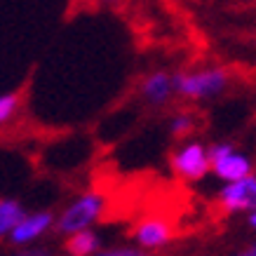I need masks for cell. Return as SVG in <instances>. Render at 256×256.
<instances>
[{
	"mask_svg": "<svg viewBox=\"0 0 256 256\" xmlns=\"http://www.w3.org/2000/svg\"><path fill=\"white\" fill-rule=\"evenodd\" d=\"M218 202L226 212H254L256 210V176L247 174V176L238 178V181H228L221 193H218Z\"/></svg>",
	"mask_w": 256,
	"mask_h": 256,
	"instance_id": "cell-5",
	"label": "cell"
},
{
	"mask_svg": "<svg viewBox=\"0 0 256 256\" xmlns=\"http://www.w3.org/2000/svg\"><path fill=\"white\" fill-rule=\"evenodd\" d=\"M16 256H50L47 252H42V249H26V252H22V254Z\"/></svg>",
	"mask_w": 256,
	"mask_h": 256,
	"instance_id": "cell-14",
	"label": "cell"
},
{
	"mask_svg": "<svg viewBox=\"0 0 256 256\" xmlns=\"http://www.w3.org/2000/svg\"><path fill=\"white\" fill-rule=\"evenodd\" d=\"M249 226H252V228H256V210L249 212Z\"/></svg>",
	"mask_w": 256,
	"mask_h": 256,
	"instance_id": "cell-16",
	"label": "cell"
},
{
	"mask_svg": "<svg viewBox=\"0 0 256 256\" xmlns=\"http://www.w3.org/2000/svg\"><path fill=\"white\" fill-rule=\"evenodd\" d=\"M235 256H256V242H252L247 249H242L240 254H235Z\"/></svg>",
	"mask_w": 256,
	"mask_h": 256,
	"instance_id": "cell-15",
	"label": "cell"
},
{
	"mask_svg": "<svg viewBox=\"0 0 256 256\" xmlns=\"http://www.w3.org/2000/svg\"><path fill=\"white\" fill-rule=\"evenodd\" d=\"M172 82H174V94H181L186 99H210L226 90L228 73L224 68H202L190 73H176Z\"/></svg>",
	"mask_w": 256,
	"mask_h": 256,
	"instance_id": "cell-1",
	"label": "cell"
},
{
	"mask_svg": "<svg viewBox=\"0 0 256 256\" xmlns=\"http://www.w3.org/2000/svg\"><path fill=\"white\" fill-rule=\"evenodd\" d=\"M172 170L174 174L186 181H200L210 172V150L200 141H186L176 148L172 156Z\"/></svg>",
	"mask_w": 256,
	"mask_h": 256,
	"instance_id": "cell-4",
	"label": "cell"
},
{
	"mask_svg": "<svg viewBox=\"0 0 256 256\" xmlns=\"http://www.w3.org/2000/svg\"><path fill=\"white\" fill-rule=\"evenodd\" d=\"M210 150V172H214L221 181H238V178L252 174V160L244 153H240L233 144H214Z\"/></svg>",
	"mask_w": 256,
	"mask_h": 256,
	"instance_id": "cell-3",
	"label": "cell"
},
{
	"mask_svg": "<svg viewBox=\"0 0 256 256\" xmlns=\"http://www.w3.org/2000/svg\"><path fill=\"white\" fill-rule=\"evenodd\" d=\"M96 256H144L139 249H108V252H99Z\"/></svg>",
	"mask_w": 256,
	"mask_h": 256,
	"instance_id": "cell-13",
	"label": "cell"
},
{
	"mask_svg": "<svg viewBox=\"0 0 256 256\" xmlns=\"http://www.w3.org/2000/svg\"><path fill=\"white\" fill-rule=\"evenodd\" d=\"M52 214L50 212H40V214H31V216H24L19 224L10 230V240L14 244H28V242L38 240L40 235L45 233L47 228L52 226Z\"/></svg>",
	"mask_w": 256,
	"mask_h": 256,
	"instance_id": "cell-7",
	"label": "cell"
},
{
	"mask_svg": "<svg viewBox=\"0 0 256 256\" xmlns=\"http://www.w3.org/2000/svg\"><path fill=\"white\" fill-rule=\"evenodd\" d=\"M24 216H26V214H24V207L19 202L2 198V200H0V238L10 235V230H12Z\"/></svg>",
	"mask_w": 256,
	"mask_h": 256,
	"instance_id": "cell-10",
	"label": "cell"
},
{
	"mask_svg": "<svg viewBox=\"0 0 256 256\" xmlns=\"http://www.w3.org/2000/svg\"><path fill=\"white\" fill-rule=\"evenodd\" d=\"M141 94L148 104L153 106H162L164 101H170V96L174 94V82H172V76L158 70V73H150L144 85H141Z\"/></svg>",
	"mask_w": 256,
	"mask_h": 256,
	"instance_id": "cell-8",
	"label": "cell"
},
{
	"mask_svg": "<svg viewBox=\"0 0 256 256\" xmlns=\"http://www.w3.org/2000/svg\"><path fill=\"white\" fill-rule=\"evenodd\" d=\"M16 106H19V94H2L0 96V124L8 122L14 116Z\"/></svg>",
	"mask_w": 256,
	"mask_h": 256,
	"instance_id": "cell-11",
	"label": "cell"
},
{
	"mask_svg": "<svg viewBox=\"0 0 256 256\" xmlns=\"http://www.w3.org/2000/svg\"><path fill=\"white\" fill-rule=\"evenodd\" d=\"M134 240L144 249H160L172 240V226L164 218H144L134 230Z\"/></svg>",
	"mask_w": 256,
	"mask_h": 256,
	"instance_id": "cell-6",
	"label": "cell"
},
{
	"mask_svg": "<svg viewBox=\"0 0 256 256\" xmlns=\"http://www.w3.org/2000/svg\"><path fill=\"white\" fill-rule=\"evenodd\" d=\"M99 249V238L94 230L90 228H82V230H76V233L68 235V242H66V252L70 256H90Z\"/></svg>",
	"mask_w": 256,
	"mask_h": 256,
	"instance_id": "cell-9",
	"label": "cell"
},
{
	"mask_svg": "<svg viewBox=\"0 0 256 256\" xmlns=\"http://www.w3.org/2000/svg\"><path fill=\"white\" fill-rule=\"evenodd\" d=\"M172 132L176 134V136H186V134L193 132V127H195V120L190 113H178L174 120H172Z\"/></svg>",
	"mask_w": 256,
	"mask_h": 256,
	"instance_id": "cell-12",
	"label": "cell"
},
{
	"mask_svg": "<svg viewBox=\"0 0 256 256\" xmlns=\"http://www.w3.org/2000/svg\"><path fill=\"white\" fill-rule=\"evenodd\" d=\"M104 198L99 193H85L80 195L76 202H70L68 207L64 210V214L59 216V224H56V230L64 235H70L76 230H82V228H90V226L101 216L104 212Z\"/></svg>",
	"mask_w": 256,
	"mask_h": 256,
	"instance_id": "cell-2",
	"label": "cell"
},
{
	"mask_svg": "<svg viewBox=\"0 0 256 256\" xmlns=\"http://www.w3.org/2000/svg\"><path fill=\"white\" fill-rule=\"evenodd\" d=\"M104 2H116V0H104Z\"/></svg>",
	"mask_w": 256,
	"mask_h": 256,
	"instance_id": "cell-17",
	"label": "cell"
}]
</instances>
